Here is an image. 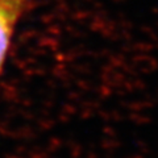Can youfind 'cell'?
<instances>
[{
	"label": "cell",
	"instance_id": "obj_1",
	"mask_svg": "<svg viewBox=\"0 0 158 158\" xmlns=\"http://www.w3.org/2000/svg\"><path fill=\"white\" fill-rule=\"evenodd\" d=\"M31 3L32 0H0V74L9 56L17 25Z\"/></svg>",
	"mask_w": 158,
	"mask_h": 158
}]
</instances>
